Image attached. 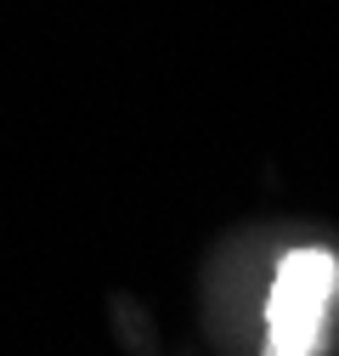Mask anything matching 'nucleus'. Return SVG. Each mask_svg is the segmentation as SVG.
Returning a JSON list of instances; mask_svg holds the SVG:
<instances>
[{"instance_id": "f257e3e1", "label": "nucleus", "mask_w": 339, "mask_h": 356, "mask_svg": "<svg viewBox=\"0 0 339 356\" xmlns=\"http://www.w3.org/2000/svg\"><path fill=\"white\" fill-rule=\"evenodd\" d=\"M204 317L226 356H339V238L243 227L204 272Z\"/></svg>"}]
</instances>
